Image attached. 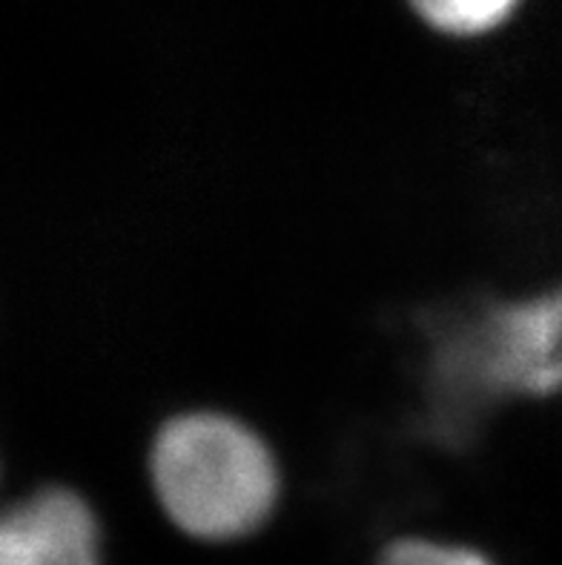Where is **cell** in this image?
Listing matches in <instances>:
<instances>
[{
  "label": "cell",
  "instance_id": "cell-5",
  "mask_svg": "<svg viewBox=\"0 0 562 565\" xmlns=\"http://www.w3.org/2000/svg\"><path fill=\"white\" fill-rule=\"evenodd\" d=\"M379 565H491V559L465 545L407 537L388 545Z\"/></svg>",
  "mask_w": 562,
  "mask_h": 565
},
{
  "label": "cell",
  "instance_id": "cell-1",
  "mask_svg": "<svg viewBox=\"0 0 562 565\" xmlns=\"http://www.w3.org/2000/svg\"><path fill=\"white\" fill-rule=\"evenodd\" d=\"M147 473L167 520L204 543L247 537L271 520L278 500L271 445L224 411L167 416L147 448Z\"/></svg>",
  "mask_w": 562,
  "mask_h": 565
},
{
  "label": "cell",
  "instance_id": "cell-3",
  "mask_svg": "<svg viewBox=\"0 0 562 565\" xmlns=\"http://www.w3.org/2000/svg\"><path fill=\"white\" fill-rule=\"evenodd\" d=\"M0 565H100L89 502L72 488H38L9 505L0 523Z\"/></svg>",
  "mask_w": 562,
  "mask_h": 565
},
{
  "label": "cell",
  "instance_id": "cell-2",
  "mask_svg": "<svg viewBox=\"0 0 562 565\" xmlns=\"http://www.w3.org/2000/svg\"><path fill=\"white\" fill-rule=\"evenodd\" d=\"M431 385L454 411L562 394V281L528 299L488 301L450 324L434 342Z\"/></svg>",
  "mask_w": 562,
  "mask_h": 565
},
{
  "label": "cell",
  "instance_id": "cell-4",
  "mask_svg": "<svg viewBox=\"0 0 562 565\" xmlns=\"http://www.w3.org/2000/svg\"><path fill=\"white\" fill-rule=\"evenodd\" d=\"M422 23L448 38H479L508 21L520 0H407Z\"/></svg>",
  "mask_w": 562,
  "mask_h": 565
}]
</instances>
